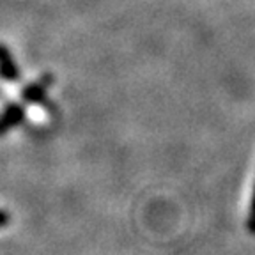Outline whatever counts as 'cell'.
Returning a JSON list of instances; mask_svg holds the SVG:
<instances>
[{
	"label": "cell",
	"mask_w": 255,
	"mask_h": 255,
	"mask_svg": "<svg viewBox=\"0 0 255 255\" xmlns=\"http://www.w3.org/2000/svg\"><path fill=\"white\" fill-rule=\"evenodd\" d=\"M50 80H52V76L46 75L44 78H41L39 82L28 85V87L23 91V100H27V101H41L43 100L48 84H50Z\"/></svg>",
	"instance_id": "obj_3"
},
{
	"label": "cell",
	"mask_w": 255,
	"mask_h": 255,
	"mask_svg": "<svg viewBox=\"0 0 255 255\" xmlns=\"http://www.w3.org/2000/svg\"><path fill=\"white\" fill-rule=\"evenodd\" d=\"M21 119H23V108H21L20 105H11V107H7L4 114L0 116V135H4L11 128H14Z\"/></svg>",
	"instance_id": "obj_1"
},
{
	"label": "cell",
	"mask_w": 255,
	"mask_h": 255,
	"mask_svg": "<svg viewBox=\"0 0 255 255\" xmlns=\"http://www.w3.org/2000/svg\"><path fill=\"white\" fill-rule=\"evenodd\" d=\"M248 231L255 234V191H254V199L250 204V215H248Z\"/></svg>",
	"instance_id": "obj_4"
},
{
	"label": "cell",
	"mask_w": 255,
	"mask_h": 255,
	"mask_svg": "<svg viewBox=\"0 0 255 255\" xmlns=\"http://www.w3.org/2000/svg\"><path fill=\"white\" fill-rule=\"evenodd\" d=\"M0 75L4 76L5 80H16L20 76L18 66L14 64L11 53H9V50L4 44H0Z\"/></svg>",
	"instance_id": "obj_2"
},
{
	"label": "cell",
	"mask_w": 255,
	"mask_h": 255,
	"mask_svg": "<svg viewBox=\"0 0 255 255\" xmlns=\"http://www.w3.org/2000/svg\"><path fill=\"white\" fill-rule=\"evenodd\" d=\"M5 223H9V213L0 209V227H4Z\"/></svg>",
	"instance_id": "obj_5"
}]
</instances>
